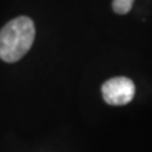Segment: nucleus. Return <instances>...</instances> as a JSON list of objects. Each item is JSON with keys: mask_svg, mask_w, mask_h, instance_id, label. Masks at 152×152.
<instances>
[{"mask_svg": "<svg viewBox=\"0 0 152 152\" xmlns=\"http://www.w3.org/2000/svg\"><path fill=\"white\" fill-rule=\"evenodd\" d=\"M36 37L34 23L28 17H18L8 22L0 31V58L17 62L31 50Z\"/></svg>", "mask_w": 152, "mask_h": 152, "instance_id": "obj_1", "label": "nucleus"}, {"mask_svg": "<svg viewBox=\"0 0 152 152\" xmlns=\"http://www.w3.org/2000/svg\"><path fill=\"white\" fill-rule=\"evenodd\" d=\"M102 94L105 103L110 105H124L134 98L136 85L128 77H113L103 84Z\"/></svg>", "mask_w": 152, "mask_h": 152, "instance_id": "obj_2", "label": "nucleus"}, {"mask_svg": "<svg viewBox=\"0 0 152 152\" xmlns=\"http://www.w3.org/2000/svg\"><path fill=\"white\" fill-rule=\"evenodd\" d=\"M133 3H134V0H113V10L117 14H127L131 12V9L133 7Z\"/></svg>", "mask_w": 152, "mask_h": 152, "instance_id": "obj_3", "label": "nucleus"}]
</instances>
